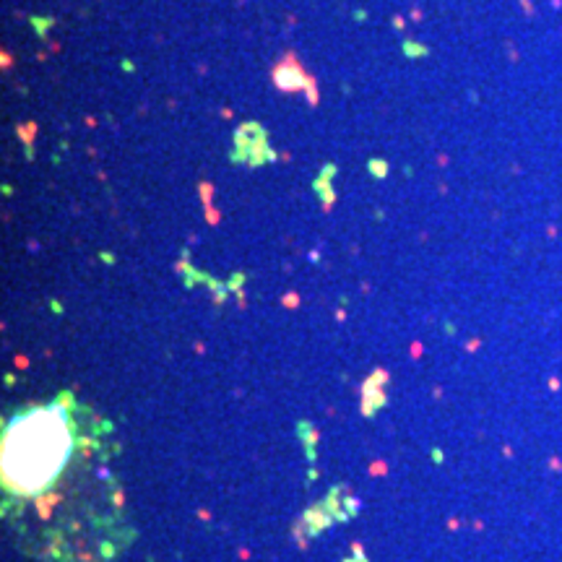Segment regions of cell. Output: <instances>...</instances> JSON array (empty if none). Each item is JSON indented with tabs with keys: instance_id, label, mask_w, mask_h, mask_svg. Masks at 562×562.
I'll use <instances>...</instances> for the list:
<instances>
[{
	"instance_id": "3",
	"label": "cell",
	"mask_w": 562,
	"mask_h": 562,
	"mask_svg": "<svg viewBox=\"0 0 562 562\" xmlns=\"http://www.w3.org/2000/svg\"><path fill=\"white\" fill-rule=\"evenodd\" d=\"M16 135L21 138V143L26 146V156L34 159V135H36V123H21L16 125Z\"/></svg>"
},
{
	"instance_id": "9",
	"label": "cell",
	"mask_w": 562,
	"mask_h": 562,
	"mask_svg": "<svg viewBox=\"0 0 562 562\" xmlns=\"http://www.w3.org/2000/svg\"><path fill=\"white\" fill-rule=\"evenodd\" d=\"M393 26H396V29H403V18L396 16V18H393Z\"/></svg>"
},
{
	"instance_id": "8",
	"label": "cell",
	"mask_w": 562,
	"mask_h": 562,
	"mask_svg": "<svg viewBox=\"0 0 562 562\" xmlns=\"http://www.w3.org/2000/svg\"><path fill=\"white\" fill-rule=\"evenodd\" d=\"M0 60H3V68L13 66V58H11V55H8V52H3V55H0Z\"/></svg>"
},
{
	"instance_id": "2",
	"label": "cell",
	"mask_w": 562,
	"mask_h": 562,
	"mask_svg": "<svg viewBox=\"0 0 562 562\" xmlns=\"http://www.w3.org/2000/svg\"><path fill=\"white\" fill-rule=\"evenodd\" d=\"M271 81L273 86L284 91V94H297V91H305L307 89V81H310V73L302 68V63L297 60L294 52H284L276 66L271 68Z\"/></svg>"
},
{
	"instance_id": "1",
	"label": "cell",
	"mask_w": 562,
	"mask_h": 562,
	"mask_svg": "<svg viewBox=\"0 0 562 562\" xmlns=\"http://www.w3.org/2000/svg\"><path fill=\"white\" fill-rule=\"evenodd\" d=\"M112 427L70 396L3 425V521L39 562H115L133 539L115 474Z\"/></svg>"
},
{
	"instance_id": "7",
	"label": "cell",
	"mask_w": 562,
	"mask_h": 562,
	"mask_svg": "<svg viewBox=\"0 0 562 562\" xmlns=\"http://www.w3.org/2000/svg\"><path fill=\"white\" fill-rule=\"evenodd\" d=\"M403 52H409L411 58H417V55H427V47H422V44H414L411 39L403 42Z\"/></svg>"
},
{
	"instance_id": "6",
	"label": "cell",
	"mask_w": 562,
	"mask_h": 562,
	"mask_svg": "<svg viewBox=\"0 0 562 562\" xmlns=\"http://www.w3.org/2000/svg\"><path fill=\"white\" fill-rule=\"evenodd\" d=\"M52 24H55L52 18H44V21H39V16H32V26L36 29V34H39L42 39H44V29H47V26H52Z\"/></svg>"
},
{
	"instance_id": "5",
	"label": "cell",
	"mask_w": 562,
	"mask_h": 562,
	"mask_svg": "<svg viewBox=\"0 0 562 562\" xmlns=\"http://www.w3.org/2000/svg\"><path fill=\"white\" fill-rule=\"evenodd\" d=\"M367 169H370L375 177H385V174H388V162H383V159H370Z\"/></svg>"
},
{
	"instance_id": "4",
	"label": "cell",
	"mask_w": 562,
	"mask_h": 562,
	"mask_svg": "<svg viewBox=\"0 0 562 562\" xmlns=\"http://www.w3.org/2000/svg\"><path fill=\"white\" fill-rule=\"evenodd\" d=\"M305 94H307V104H310V107H315V104L320 102V94H318V81H315V76H310V81H307V89H305Z\"/></svg>"
}]
</instances>
